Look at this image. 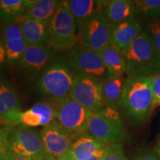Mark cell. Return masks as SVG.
Segmentation results:
<instances>
[{
  "mask_svg": "<svg viewBox=\"0 0 160 160\" xmlns=\"http://www.w3.org/2000/svg\"><path fill=\"white\" fill-rule=\"evenodd\" d=\"M78 74L69 53H59L38 77L36 87L51 100L64 99L70 97Z\"/></svg>",
  "mask_w": 160,
  "mask_h": 160,
  "instance_id": "6da1fadb",
  "label": "cell"
},
{
  "mask_svg": "<svg viewBox=\"0 0 160 160\" xmlns=\"http://www.w3.org/2000/svg\"><path fill=\"white\" fill-rule=\"evenodd\" d=\"M154 98L149 77L128 76L125 80L119 108L134 125L145 123L153 108Z\"/></svg>",
  "mask_w": 160,
  "mask_h": 160,
  "instance_id": "7a4b0ae2",
  "label": "cell"
},
{
  "mask_svg": "<svg viewBox=\"0 0 160 160\" xmlns=\"http://www.w3.org/2000/svg\"><path fill=\"white\" fill-rule=\"evenodd\" d=\"M123 51L128 76L151 77L160 73V54L145 31Z\"/></svg>",
  "mask_w": 160,
  "mask_h": 160,
  "instance_id": "3957f363",
  "label": "cell"
},
{
  "mask_svg": "<svg viewBox=\"0 0 160 160\" xmlns=\"http://www.w3.org/2000/svg\"><path fill=\"white\" fill-rule=\"evenodd\" d=\"M52 105L55 109L56 122L72 140L87 134L93 113L70 97L52 100Z\"/></svg>",
  "mask_w": 160,
  "mask_h": 160,
  "instance_id": "277c9868",
  "label": "cell"
},
{
  "mask_svg": "<svg viewBox=\"0 0 160 160\" xmlns=\"http://www.w3.org/2000/svg\"><path fill=\"white\" fill-rule=\"evenodd\" d=\"M88 134L108 145L121 144L128 138L118 110L110 107H105L93 113Z\"/></svg>",
  "mask_w": 160,
  "mask_h": 160,
  "instance_id": "5b68a950",
  "label": "cell"
},
{
  "mask_svg": "<svg viewBox=\"0 0 160 160\" xmlns=\"http://www.w3.org/2000/svg\"><path fill=\"white\" fill-rule=\"evenodd\" d=\"M51 46L56 51H70L75 47L78 38L76 22L67 1H62L48 24Z\"/></svg>",
  "mask_w": 160,
  "mask_h": 160,
  "instance_id": "8992f818",
  "label": "cell"
},
{
  "mask_svg": "<svg viewBox=\"0 0 160 160\" xmlns=\"http://www.w3.org/2000/svg\"><path fill=\"white\" fill-rule=\"evenodd\" d=\"M8 153L35 160H45L47 156L40 131L22 125L11 127Z\"/></svg>",
  "mask_w": 160,
  "mask_h": 160,
  "instance_id": "52a82bcc",
  "label": "cell"
},
{
  "mask_svg": "<svg viewBox=\"0 0 160 160\" xmlns=\"http://www.w3.org/2000/svg\"><path fill=\"white\" fill-rule=\"evenodd\" d=\"M103 80L91 76L78 74L70 97L92 113L105 108L102 100Z\"/></svg>",
  "mask_w": 160,
  "mask_h": 160,
  "instance_id": "ba28073f",
  "label": "cell"
},
{
  "mask_svg": "<svg viewBox=\"0 0 160 160\" xmlns=\"http://www.w3.org/2000/svg\"><path fill=\"white\" fill-rule=\"evenodd\" d=\"M56 55L50 45H28L17 63L19 74L29 81L37 80Z\"/></svg>",
  "mask_w": 160,
  "mask_h": 160,
  "instance_id": "9c48e42d",
  "label": "cell"
},
{
  "mask_svg": "<svg viewBox=\"0 0 160 160\" xmlns=\"http://www.w3.org/2000/svg\"><path fill=\"white\" fill-rule=\"evenodd\" d=\"M80 47L100 53L111 45V25L99 11L85 24L79 34Z\"/></svg>",
  "mask_w": 160,
  "mask_h": 160,
  "instance_id": "30bf717a",
  "label": "cell"
},
{
  "mask_svg": "<svg viewBox=\"0 0 160 160\" xmlns=\"http://www.w3.org/2000/svg\"><path fill=\"white\" fill-rule=\"evenodd\" d=\"M72 63L79 74L88 75L105 80L109 75L98 52L85 49L81 47H74L70 50Z\"/></svg>",
  "mask_w": 160,
  "mask_h": 160,
  "instance_id": "8fae6325",
  "label": "cell"
},
{
  "mask_svg": "<svg viewBox=\"0 0 160 160\" xmlns=\"http://www.w3.org/2000/svg\"><path fill=\"white\" fill-rule=\"evenodd\" d=\"M40 134L47 155L56 160L63 158L71 149L73 141L56 121L43 127L40 131Z\"/></svg>",
  "mask_w": 160,
  "mask_h": 160,
  "instance_id": "7c38bea8",
  "label": "cell"
},
{
  "mask_svg": "<svg viewBox=\"0 0 160 160\" xmlns=\"http://www.w3.org/2000/svg\"><path fill=\"white\" fill-rule=\"evenodd\" d=\"M55 120V109L52 103L41 102L17 113L12 119L10 126L22 125L30 128H43Z\"/></svg>",
  "mask_w": 160,
  "mask_h": 160,
  "instance_id": "4fadbf2b",
  "label": "cell"
},
{
  "mask_svg": "<svg viewBox=\"0 0 160 160\" xmlns=\"http://www.w3.org/2000/svg\"><path fill=\"white\" fill-rule=\"evenodd\" d=\"M22 111V104L13 85L0 76V118L10 125L17 113Z\"/></svg>",
  "mask_w": 160,
  "mask_h": 160,
  "instance_id": "5bb4252c",
  "label": "cell"
},
{
  "mask_svg": "<svg viewBox=\"0 0 160 160\" xmlns=\"http://www.w3.org/2000/svg\"><path fill=\"white\" fill-rule=\"evenodd\" d=\"M17 21L21 28L23 37L28 45L51 46L48 24L33 19L26 13Z\"/></svg>",
  "mask_w": 160,
  "mask_h": 160,
  "instance_id": "9a60e30c",
  "label": "cell"
},
{
  "mask_svg": "<svg viewBox=\"0 0 160 160\" xmlns=\"http://www.w3.org/2000/svg\"><path fill=\"white\" fill-rule=\"evenodd\" d=\"M142 29V25L135 18L117 25H111V44L125 50L140 34Z\"/></svg>",
  "mask_w": 160,
  "mask_h": 160,
  "instance_id": "2e32d148",
  "label": "cell"
},
{
  "mask_svg": "<svg viewBox=\"0 0 160 160\" xmlns=\"http://www.w3.org/2000/svg\"><path fill=\"white\" fill-rule=\"evenodd\" d=\"M102 12L110 25H117L134 18V1H103Z\"/></svg>",
  "mask_w": 160,
  "mask_h": 160,
  "instance_id": "e0dca14e",
  "label": "cell"
},
{
  "mask_svg": "<svg viewBox=\"0 0 160 160\" xmlns=\"http://www.w3.org/2000/svg\"><path fill=\"white\" fill-rule=\"evenodd\" d=\"M68 5L76 22L78 38L83 27L92 17L102 8L103 1L94 0H70Z\"/></svg>",
  "mask_w": 160,
  "mask_h": 160,
  "instance_id": "ac0fdd59",
  "label": "cell"
},
{
  "mask_svg": "<svg viewBox=\"0 0 160 160\" xmlns=\"http://www.w3.org/2000/svg\"><path fill=\"white\" fill-rule=\"evenodd\" d=\"M105 145V144L87 133L75 139L68 153L59 160H86Z\"/></svg>",
  "mask_w": 160,
  "mask_h": 160,
  "instance_id": "d6986e66",
  "label": "cell"
},
{
  "mask_svg": "<svg viewBox=\"0 0 160 160\" xmlns=\"http://www.w3.org/2000/svg\"><path fill=\"white\" fill-rule=\"evenodd\" d=\"M125 80L124 75L109 74L103 81L102 100L105 107L118 109L122 96Z\"/></svg>",
  "mask_w": 160,
  "mask_h": 160,
  "instance_id": "ffe728a7",
  "label": "cell"
},
{
  "mask_svg": "<svg viewBox=\"0 0 160 160\" xmlns=\"http://www.w3.org/2000/svg\"><path fill=\"white\" fill-rule=\"evenodd\" d=\"M26 12L29 17L49 24L62 1L59 0H24Z\"/></svg>",
  "mask_w": 160,
  "mask_h": 160,
  "instance_id": "44dd1931",
  "label": "cell"
},
{
  "mask_svg": "<svg viewBox=\"0 0 160 160\" xmlns=\"http://www.w3.org/2000/svg\"><path fill=\"white\" fill-rule=\"evenodd\" d=\"M99 53L109 74L123 75L126 73V62L123 50L111 44Z\"/></svg>",
  "mask_w": 160,
  "mask_h": 160,
  "instance_id": "7402d4cb",
  "label": "cell"
},
{
  "mask_svg": "<svg viewBox=\"0 0 160 160\" xmlns=\"http://www.w3.org/2000/svg\"><path fill=\"white\" fill-rule=\"evenodd\" d=\"M25 12L24 0H0V19L3 22L15 21Z\"/></svg>",
  "mask_w": 160,
  "mask_h": 160,
  "instance_id": "603a6c76",
  "label": "cell"
},
{
  "mask_svg": "<svg viewBox=\"0 0 160 160\" xmlns=\"http://www.w3.org/2000/svg\"><path fill=\"white\" fill-rule=\"evenodd\" d=\"M135 15L143 18L160 17V0L134 1Z\"/></svg>",
  "mask_w": 160,
  "mask_h": 160,
  "instance_id": "cb8c5ba5",
  "label": "cell"
},
{
  "mask_svg": "<svg viewBox=\"0 0 160 160\" xmlns=\"http://www.w3.org/2000/svg\"><path fill=\"white\" fill-rule=\"evenodd\" d=\"M8 63H18L28 46L24 38L3 42Z\"/></svg>",
  "mask_w": 160,
  "mask_h": 160,
  "instance_id": "d4e9b609",
  "label": "cell"
},
{
  "mask_svg": "<svg viewBox=\"0 0 160 160\" xmlns=\"http://www.w3.org/2000/svg\"><path fill=\"white\" fill-rule=\"evenodd\" d=\"M22 38V31L17 20L4 22L0 27V39L3 42Z\"/></svg>",
  "mask_w": 160,
  "mask_h": 160,
  "instance_id": "484cf974",
  "label": "cell"
},
{
  "mask_svg": "<svg viewBox=\"0 0 160 160\" xmlns=\"http://www.w3.org/2000/svg\"><path fill=\"white\" fill-rule=\"evenodd\" d=\"M145 28V31L148 34L160 54V17L149 19Z\"/></svg>",
  "mask_w": 160,
  "mask_h": 160,
  "instance_id": "4316f807",
  "label": "cell"
},
{
  "mask_svg": "<svg viewBox=\"0 0 160 160\" xmlns=\"http://www.w3.org/2000/svg\"><path fill=\"white\" fill-rule=\"evenodd\" d=\"M12 126L0 127V160H2L8 152V137Z\"/></svg>",
  "mask_w": 160,
  "mask_h": 160,
  "instance_id": "83f0119b",
  "label": "cell"
},
{
  "mask_svg": "<svg viewBox=\"0 0 160 160\" xmlns=\"http://www.w3.org/2000/svg\"><path fill=\"white\" fill-rule=\"evenodd\" d=\"M103 160H128L121 144L109 145V149Z\"/></svg>",
  "mask_w": 160,
  "mask_h": 160,
  "instance_id": "f1b7e54d",
  "label": "cell"
},
{
  "mask_svg": "<svg viewBox=\"0 0 160 160\" xmlns=\"http://www.w3.org/2000/svg\"><path fill=\"white\" fill-rule=\"evenodd\" d=\"M149 78L152 91H153V98H154L153 108H155L160 105V73Z\"/></svg>",
  "mask_w": 160,
  "mask_h": 160,
  "instance_id": "f546056e",
  "label": "cell"
},
{
  "mask_svg": "<svg viewBox=\"0 0 160 160\" xmlns=\"http://www.w3.org/2000/svg\"><path fill=\"white\" fill-rule=\"evenodd\" d=\"M131 160H160V157L154 150L148 148L137 152Z\"/></svg>",
  "mask_w": 160,
  "mask_h": 160,
  "instance_id": "4dcf8cb0",
  "label": "cell"
},
{
  "mask_svg": "<svg viewBox=\"0 0 160 160\" xmlns=\"http://www.w3.org/2000/svg\"><path fill=\"white\" fill-rule=\"evenodd\" d=\"M109 149V145H106L91 154L86 160H103Z\"/></svg>",
  "mask_w": 160,
  "mask_h": 160,
  "instance_id": "1f68e13d",
  "label": "cell"
},
{
  "mask_svg": "<svg viewBox=\"0 0 160 160\" xmlns=\"http://www.w3.org/2000/svg\"><path fill=\"white\" fill-rule=\"evenodd\" d=\"M8 59L6 57V52L3 42L0 39V71L3 70L7 65Z\"/></svg>",
  "mask_w": 160,
  "mask_h": 160,
  "instance_id": "d6a6232c",
  "label": "cell"
},
{
  "mask_svg": "<svg viewBox=\"0 0 160 160\" xmlns=\"http://www.w3.org/2000/svg\"><path fill=\"white\" fill-rule=\"evenodd\" d=\"M2 160H35V159H28V158L20 157V156L13 154V153H8V152L7 154L5 156V157L3 158Z\"/></svg>",
  "mask_w": 160,
  "mask_h": 160,
  "instance_id": "836d02e7",
  "label": "cell"
},
{
  "mask_svg": "<svg viewBox=\"0 0 160 160\" xmlns=\"http://www.w3.org/2000/svg\"><path fill=\"white\" fill-rule=\"evenodd\" d=\"M45 160H56V159H53V158H52L51 157H50V156L47 155V156H46Z\"/></svg>",
  "mask_w": 160,
  "mask_h": 160,
  "instance_id": "e575fe53",
  "label": "cell"
},
{
  "mask_svg": "<svg viewBox=\"0 0 160 160\" xmlns=\"http://www.w3.org/2000/svg\"><path fill=\"white\" fill-rule=\"evenodd\" d=\"M5 125V123H4V122L2 121V119L1 118H0V127H2V126H3L2 125Z\"/></svg>",
  "mask_w": 160,
  "mask_h": 160,
  "instance_id": "d590c367",
  "label": "cell"
},
{
  "mask_svg": "<svg viewBox=\"0 0 160 160\" xmlns=\"http://www.w3.org/2000/svg\"><path fill=\"white\" fill-rule=\"evenodd\" d=\"M158 154H159V157H160V142H159V148H158Z\"/></svg>",
  "mask_w": 160,
  "mask_h": 160,
  "instance_id": "8d00e7d4",
  "label": "cell"
}]
</instances>
